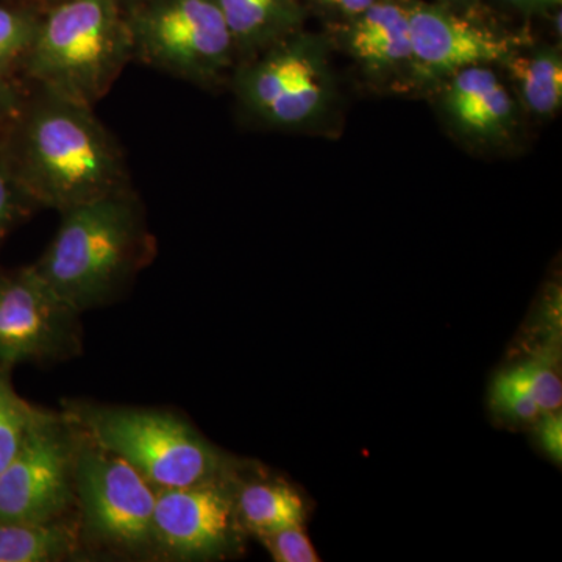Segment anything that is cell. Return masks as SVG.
<instances>
[{
	"label": "cell",
	"instance_id": "obj_14",
	"mask_svg": "<svg viewBox=\"0 0 562 562\" xmlns=\"http://www.w3.org/2000/svg\"><path fill=\"white\" fill-rule=\"evenodd\" d=\"M80 520L0 522V562H54L79 553Z\"/></svg>",
	"mask_w": 562,
	"mask_h": 562
},
{
	"label": "cell",
	"instance_id": "obj_18",
	"mask_svg": "<svg viewBox=\"0 0 562 562\" xmlns=\"http://www.w3.org/2000/svg\"><path fill=\"white\" fill-rule=\"evenodd\" d=\"M46 414L14 391L9 369L0 368V472L13 461L33 427Z\"/></svg>",
	"mask_w": 562,
	"mask_h": 562
},
{
	"label": "cell",
	"instance_id": "obj_16",
	"mask_svg": "<svg viewBox=\"0 0 562 562\" xmlns=\"http://www.w3.org/2000/svg\"><path fill=\"white\" fill-rule=\"evenodd\" d=\"M238 517L258 536L302 525L305 505L301 495L283 483H250L236 491Z\"/></svg>",
	"mask_w": 562,
	"mask_h": 562
},
{
	"label": "cell",
	"instance_id": "obj_11",
	"mask_svg": "<svg viewBox=\"0 0 562 562\" xmlns=\"http://www.w3.org/2000/svg\"><path fill=\"white\" fill-rule=\"evenodd\" d=\"M408 13L412 65L428 79L512 57L508 41L449 11L416 7Z\"/></svg>",
	"mask_w": 562,
	"mask_h": 562
},
{
	"label": "cell",
	"instance_id": "obj_12",
	"mask_svg": "<svg viewBox=\"0 0 562 562\" xmlns=\"http://www.w3.org/2000/svg\"><path fill=\"white\" fill-rule=\"evenodd\" d=\"M442 103L453 124L472 138L494 140L512 132V94L486 66H471L452 74Z\"/></svg>",
	"mask_w": 562,
	"mask_h": 562
},
{
	"label": "cell",
	"instance_id": "obj_4",
	"mask_svg": "<svg viewBox=\"0 0 562 562\" xmlns=\"http://www.w3.org/2000/svg\"><path fill=\"white\" fill-rule=\"evenodd\" d=\"M65 414L85 438L127 461L157 490L231 475L228 458L171 413L74 403Z\"/></svg>",
	"mask_w": 562,
	"mask_h": 562
},
{
	"label": "cell",
	"instance_id": "obj_7",
	"mask_svg": "<svg viewBox=\"0 0 562 562\" xmlns=\"http://www.w3.org/2000/svg\"><path fill=\"white\" fill-rule=\"evenodd\" d=\"M79 432L66 414L46 412L0 472V522L52 520L77 505L74 490Z\"/></svg>",
	"mask_w": 562,
	"mask_h": 562
},
{
	"label": "cell",
	"instance_id": "obj_22",
	"mask_svg": "<svg viewBox=\"0 0 562 562\" xmlns=\"http://www.w3.org/2000/svg\"><path fill=\"white\" fill-rule=\"evenodd\" d=\"M262 543L268 547L273 561L277 562H317L319 554L314 550L308 535L302 525L283 528V530L260 536Z\"/></svg>",
	"mask_w": 562,
	"mask_h": 562
},
{
	"label": "cell",
	"instance_id": "obj_13",
	"mask_svg": "<svg viewBox=\"0 0 562 562\" xmlns=\"http://www.w3.org/2000/svg\"><path fill=\"white\" fill-rule=\"evenodd\" d=\"M353 54L375 69L412 63L409 13L392 3H373L360 14L350 36Z\"/></svg>",
	"mask_w": 562,
	"mask_h": 562
},
{
	"label": "cell",
	"instance_id": "obj_19",
	"mask_svg": "<svg viewBox=\"0 0 562 562\" xmlns=\"http://www.w3.org/2000/svg\"><path fill=\"white\" fill-rule=\"evenodd\" d=\"M558 361L560 353L554 349H547L509 371L531 395L532 401L538 403L542 413L561 409L562 383Z\"/></svg>",
	"mask_w": 562,
	"mask_h": 562
},
{
	"label": "cell",
	"instance_id": "obj_1",
	"mask_svg": "<svg viewBox=\"0 0 562 562\" xmlns=\"http://www.w3.org/2000/svg\"><path fill=\"white\" fill-rule=\"evenodd\" d=\"M18 136L14 177L29 201L60 211L127 190L116 139L92 106L40 87Z\"/></svg>",
	"mask_w": 562,
	"mask_h": 562
},
{
	"label": "cell",
	"instance_id": "obj_5",
	"mask_svg": "<svg viewBox=\"0 0 562 562\" xmlns=\"http://www.w3.org/2000/svg\"><path fill=\"white\" fill-rule=\"evenodd\" d=\"M127 22L133 58L192 83H213L238 57L216 0H146Z\"/></svg>",
	"mask_w": 562,
	"mask_h": 562
},
{
	"label": "cell",
	"instance_id": "obj_15",
	"mask_svg": "<svg viewBox=\"0 0 562 562\" xmlns=\"http://www.w3.org/2000/svg\"><path fill=\"white\" fill-rule=\"evenodd\" d=\"M238 55L258 54L286 38L294 10L291 0H216Z\"/></svg>",
	"mask_w": 562,
	"mask_h": 562
},
{
	"label": "cell",
	"instance_id": "obj_9",
	"mask_svg": "<svg viewBox=\"0 0 562 562\" xmlns=\"http://www.w3.org/2000/svg\"><path fill=\"white\" fill-rule=\"evenodd\" d=\"M79 347V313L33 266L0 273V368L65 358Z\"/></svg>",
	"mask_w": 562,
	"mask_h": 562
},
{
	"label": "cell",
	"instance_id": "obj_17",
	"mask_svg": "<svg viewBox=\"0 0 562 562\" xmlns=\"http://www.w3.org/2000/svg\"><path fill=\"white\" fill-rule=\"evenodd\" d=\"M509 69L517 80L524 102L532 113L552 114L562 102V61L554 50H539L509 57Z\"/></svg>",
	"mask_w": 562,
	"mask_h": 562
},
{
	"label": "cell",
	"instance_id": "obj_21",
	"mask_svg": "<svg viewBox=\"0 0 562 562\" xmlns=\"http://www.w3.org/2000/svg\"><path fill=\"white\" fill-rule=\"evenodd\" d=\"M492 405L495 409L517 420H532L542 414L538 403L525 391L509 371L502 372L492 386Z\"/></svg>",
	"mask_w": 562,
	"mask_h": 562
},
{
	"label": "cell",
	"instance_id": "obj_8",
	"mask_svg": "<svg viewBox=\"0 0 562 562\" xmlns=\"http://www.w3.org/2000/svg\"><path fill=\"white\" fill-rule=\"evenodd\" d=\"M235 83L244 109L273 127L313 121L328 98L324 57L308 40L283 38L251 55Z\"/></svg>",
	"mask_w": 562,
	"mask_h": 562
},
{
	"label": "cell",
	"instance_id": "obj_28",
	"mask_svg": "<svg viewBox=\"0 0 562 562\" xmlns=\"http://www.w3.org/2000/svg\"><path fill=\"white\" fill-rule=\"evenodd\" d=\"M513 2H519V3H522V2H542V0H513Z\"/></svg>",
	"mask_w": 562,
	"mask_h": 562
},
{
	"label": "cell",
	"instance_id": "obj_25",
	"mask_svg": "<svg viewBox=\"0 0 562 562\" xmlns=\"http://www.w3.org/2000/svg\"><path fill=\"white\" fill-rule=\"evenodd\" d=\"M20 109V94L18 91L0 79V122L9 120Z\"/></svg>",
	"mask_w": 562,
	"mask_h": 562
},
{
	"label": "cell",
	"instance_id": "obj_6",
	"mask_svg": "<svg viewBox=\"0 0 562 562\" xmlns=\"http://www.w3.org/2000/svg\"><path fill=\"white\" fill-rule=\"evenodd\" d=\"M77 432L74 490L81 536L121 552L154 550L157 487L127 461Z\"/></svg>",
	"mask_w": 562,
	"mask_h": 562
},
{
	"label": "cell",
	"instance_id": "obj_10",
	"mask_svg": "<svg viewBox=\"0 0 562 562\" xmlns=\"http://www.w3.org/2000/svg\"><path fill=\"white\" fill-rule=\"evenodd\" d=\"M236 491L225 479L158 490L154 512V549L173 560L217 558L238 535Z\"/></svg>",
	"mask_w": 562,
	"mask_h": 562
},
{
	"label": "cell",
	"instance_id": "obj_20",
	"mask_svg": "<svg viewBox=\"0 0 562 562\" xmlns=\"http://www.w3.org/2000/svg\"><path fill=\"white\" fill-rule=\"evenodd\" d=\"M40 21L24 11L0 7V70L27 55Z\"/></svg>",
	"mask_w": 562,
	"mask_h": 562
},
{
	"label": "cell",
	"instance_id": "obj_3",
	"mask_svg": "<svg viewBox=\"0 0 562 562\" xmlns=\"http://www.w3.org/2000/svg\"><path fill=\"white\" fill-rule=\"evenodd\" d=\"M132 58L121 0H61L40 21L25 65L41 88L94 109Z\"/></svg>",
	"mask_w": 562,
	"mask_h": 562
},
{
	"label": "cell",
	"instance_id": "obj_26",
	"mask_svg": "<svg viewBox=\"0 0 562 562\" xmlns=\"http://www.w3.org/2000/svg\"><path fill=\"white\" fill-rule=\"evenodd\" d=\"M336 9L342 10L344 13L357 14L360 16L366 10L371 9L375 0H324Z\"/></svg>",
	"mask_w": 562,
	"mask_h": 562
},
{
	"label": "cell",
	"instance_id": "obj_2",
	"mask_svg": "<svg viewBox=\"0 0 562 562\" xmlns=\"http://www.w3.org/2000/svg\"><path fill=\"white\" fill-rule=\"evenodd\" d=\"M61 216L57 235L33 268L80 314L109 302L131 279L146 254V231L128 188Z\"/></svg>",
	"mask_w": 562,
	"mask_h": 562
},
{
	"label": "cell",
	"instance_id": "obj_27",
	"mask_svg": "<svg viewBox=\"0 0 562 562\" xmlns=\"http://www.w3.org/2000/svg\"><path fill=\"white\" fill-rule=\"evenodd\" d=\"M121 2L122 5H131L132 9V7L138 5V3L146 2V0H121Z\"/></svg>",
	"mask_w": 562,
	"mask_h": 562
},
{
	"label": "cell",
	"instance_id": "obj_23",
	"mask_svg": "<svg viewBox=\"0 0 562 562\" xmlns=\"http://www.w3.org/2000/svg\"><path fill=\"white\" fill-rule=\"evenodd\" d=\"M25 201L31 202L22 192L9 158L0 155V241L5 238L7 233L21 216Z\"/></svg>",
	"mask_w": 562,
	"mask_h": 562
},
{
	"label": "cell",
	"instance_id": "obj_24",
	"mask_svg": "<svg viewBox=\"0 0 562 562\" xmlns=\"http://www.w3.org/2000/svg\"><path fill=\"white\" fill-rule=\"evenodd\" d=\"M539 441L546 452L558 464L562 461V416L560 412L543 413L542 420L538 425Z\"/></svg>",
	"mask_w": 562,
	"mask_h": 562
}]
</instances>
